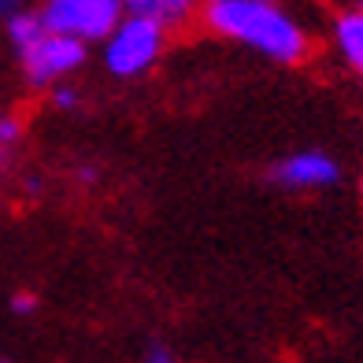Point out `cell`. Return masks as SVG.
<instances>
[{
  "label": "cell",
  "instance_id": "6da1fadb",
  "mask_svg": "<svg viewBox=\"0 0 363 363\" xmlns=\"http://www.w3.org/2000/svg\"><path fill=\"white\" fill-rule=\"evenodd\" d=\"M196 19L208 34L234 41L282 67H301L311 56V34L296 15L282 8V0H201Z\"/></svg>",
  "mask_w": 363,
  "mask_h": 363
},
{
  "label": "cell",
  "instance_id": "7a4b0ae2",
  "mask_svg": "<svg viewBox=\"0 0 363 363\" xmlns=\"http://www.w3.org/2000/svg\"><path fill=\"white\" fill-rule=\"evenodd\" d=\"M167 41H171V30L163 23L126 11L119 19V26L101 41L104 67L115 78H141L156 67L163 52H167Z\"/></svg>",
  "mask_w": 363,
  "mask_h": 363
},
{
  "label": "cell",
  "instance_id": "3957f363",
  "mask_svg": "<svg viewBox=\"0 0 363 363\" xmlns=\"http://www.w3.org/2000/svg\"><path fill=\"white\" fill-rule=\"evenodd\" d=\"M86 48L74 38H63V34H52V30H41V34L30 41L26 48H19V71H23V82L30 89H52L60 82H71L82 63H86Z\"/></svg>",
  "mask_w": 363,
  "mask_h": 363
},
{
  "label": "cell",
  "instance_id": "277c9868",
  "mask_svg": "<svg viewBox=\"0 0 363 363\" xmlns=\"http://www.w3.org/2000/svg\"><path fill=\"white\" fill-rule=\"evenodd\" d=\"M38 11L52 34L93 45V41H104L119 26L126 4L123 0H45Z\"/></svg>",
  "mask_w": 363,
  "mask_h": 363
},
{
  "label": "cell",
  "instance_id": "5b68a950",
  "mask_svg": "<svg viewBox=\"0 0 363 363\" xmlns=\"http://www.w3.org/2000/svg\"><path fill=\"white\" fill-rule=\"evenodd\" d=\"M341 178V167L330 152L319 148H304V152H289L271 167V182L293 193H311V189H330Z\"/></svg>",
  "mask_w": 363,
  "mask_h": 363
},
{
  "label": "cell",
  "instance_id": "8992f818",
  "mask_svg": "<svg viewBox=\"0 0 363 363\" xmlns=\"http://www.w3.org/2000/svg\"><path fill=\"white\" fill-rule=\"evenodd\" d=\"M330 45L349 71L363 78V8H341L330 23Z\"/></svg>",
  "mask_w": 363,
  "mask_h": 363
},
{
  "label": "cell",
  "instance_id": "52a82bcc",
  "mask_svg": "<svg viewBox=\"0 0 363 363\" xmlns=\"http://www.w3.org/2000/svg\"><path fill=\"white\" fill-rule=\"evenodd\" d=\"M130 15H145V19H156L167 30H178L193 23L201 15V0H123Z\"/></svg>",
  "mask_w": 363,
  "mask_h": 363
},
{
  "label": "cell",
  "instance_id": "ba28073f",
  "mask_svg": "<svg viewBox=\"0 0 363 363\" xmlns=\"http://www.w3.org/2000/svg\"><path fill=\"white\" fill-rule=\"evenodd\" d=\"M45 30V19H41V11H30V8H15L4 15V34L11 41V48L19 52V48H26L30 41H34L38 34Z\"/></svg>",
  "mask_w": 363,
  "mask_h": 363
},
{
  "label": "cell",
  "instance_id": "9c48e42d",
  "mask_svg": "<svg viewBox=\"0 0 363 363\" xmlns=\"http://www.w3.org/2000/svg\"><path fill=\"white\" fill-rule=\"evenodd\" d=\"M19 145H23V119L0 108V171L11 167V160L19 156Z\"/></svg>",
  "mask_w": 363,
  "mask_h": 363
},
{
  "label": "cell",
  "instance_id": "30bf717a",
  "mask_svg": "<svg viewBox=\"0 0 363 363\" xmlns=\"http://www.w3.org/2000/svg\"><path fill=\"white\" fill-rule=\"evenodd\" d=\"M48 104H52L56 111H78V104H82V93L71 86V82H60V86L48 89Z\"/></svg>",
  "mask_w": 363,
  "mask_h": 363
},
{
  "label": "cell",
  "instance_id": "8fae6325",
  "mask_svg": "<svg viewBox=\"0 0 363 363\" xmlns=\"http://www.w3.org/2000/svg\"><path fill=\"white\" fill-rule=\"evenodd\" d=\"M145 363H182L167 345H148V352H145Z\"/></svg>",
  "mask_w": 363,
  "mask_h": 363
},
{
  "label": "cell",
  "instance_id": "7c38bea8",
  "mask_svg": "<svg viewBox=\"0 0 363 363\" xmlns=\"http://www.w3.org/2000/svg\"><path fill=\"white\" fill-rule=\"evenodd\" d=\"M34 308H38V301H34L30 293H15V301H11V311H15V315H30Z\"/></svg>",
  "mask_w": 363,
  "mask_h": 363
},
{
  "label": "cell",
  "instance_id": "4fadbf2b",
  "mask_svg": "<svg viewBox=\"0 0 363 363\" xmlns=\"http://www.w3.org/2000/svg\"><path fill=\"white\" fill-rule=\"evenodd\" d=\"M74 178L82 182V186H89V182L96 178V167H78V171H74Z\"/></svg>",
  "mask_w": 363,
  "mask_h": 363
},
{
  "label": "cell",
  "instance_id": "5bb4252c",
  "mask_svg": "<svg viewBox=\"0 0 363 363\" xmlns=\"http://www.w3.org/2000/svg\"><path fill=\"white\" fill-rule=\"evenodd\" d=\"M15 8H23L19 0H0V15H8V11H15Z\"/></svg>",
  "mask_w": 363,
  "mask_h": 363
},
{
  "label": "cell",
  "instance_id": "9a60e30c",
  "mask_svg": "<svg viewBox=\"0 0 363 363\" xmlns=\"http://www.w3.org/2000/svg\"><path fill=\"white\" fill-rule=\"evenodd\" d=\"M345 8H363V0H341Z\"/></svg>",
  "mask_w": 363,
  "mask_h": 363
},
{
  "label": "cell",
  "instance_id": "2e32d148",
  "mask_svg": "<svg viewBox=\"0 0 363 363\" xmlns=\"http://www.w3.org/2000/svg\"><path fill=\"white\" fill-rule=\"evenodd\" d=\"M0 363H4V359H0Z\"/></svg>",
  "mask_w": 363,
  "mask_h": 363
}]
</instances>
